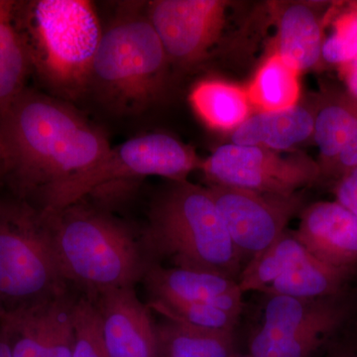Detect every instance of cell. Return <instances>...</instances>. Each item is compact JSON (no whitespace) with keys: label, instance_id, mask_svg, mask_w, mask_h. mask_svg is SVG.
Returning a JSON list of instances; mask_svg holds the SVG:
<instances>
[{"label":"cell","instance_id":"obj_1","mask_svg":"<svg viewBox=\"0 0 357 357\" xmlns=\"http://www.w3.org/2000/svg\"><path fill=\"white\" fill-rule=\"evenodd\" d=\"M107 136L69 102L34 89L0 115L2 175L22 199L39 204L86 172L110 150Z\"/></svg>","mask_w":357,"mask_h":357},{"label":"cell","instance_id":"obj_2","mask_svg":"<svg viewBox=\"0 0 357 357\" xmlns=\"http://www.w3.org/2000/svg\"><path fill=\"white\" fill-rule=\"evenodd\" d=\"M14 18L24 41L32 73L60 100L89 91L103 29L89 0L15 1Z\"/></svg>","mask_w":357,"mask_h":357},{"label":"cell","instance_id":"obj_3","mask_svg":"<svg viewBox=\"0 0 357 357\" xmlns=\"http://www.w3.org/2000/svg\"><path fill=\"white\" fill-rule=\"evenodd\" d=\"M170 68L145 4L126 2L103 29L89 91L114 114H142L166 96Z\"/></svg>","mask_w":357,"mask_h":357},{"label":"cell","instance_id":"obj_4","mask_svg":"<svg viewBox=\"0 0 357 357\" xmlns=\"http://www.w3.org/2000/svg\"><path fill=\"white\" fill-rule=\"evenodd\" d=\"M41 215L66 281L95 296L144 276L149 264L133 234L107 213L77 203Z\"/></svg>","mask_w":357,"mask_h":357},{"label":"cell","instance_id":"obj_5","mask_svg":"<svg viewBox=\"0 0 357 357\" xmlns=\"http://www.w3.org/2000/svg\"><path fill=\"white\" fill-rule=\"evenodd\" d=\"M145 243L175 267L213 272L237 281L243 260L208 187L173 182L150 208Z\"/></svg>","mask_w":357,"mask_h":357},{"label":"cell","instance_id":"obj_6","mask_svg":"<svg viewBox=\"0 0 357 357\" xmlns=\"http://www.w3.org/2000/svg\"><path fill=\"white\" fill-rule=\"evenodd\" d=\"M202 162L192 147L170 134H143L110 148L109 153L86 172L50 192L37 211L55 213L91 195L130 187L135 181L149 176L183 182L199 170Z\"/></svg>","mask_w":357,"mask_h":357},{"label":"cell","instance_id":"obj_7","mask_svg":"<svg viewBox=\"0 0 357 357\" xmlns=\"http://www.w3.org/2000/svg\"><path fill=\"white\" fill-rule=\"evenodd\" d=\"M48 227L28 204L0 206V310L67 292Z\"/></svg>","mask_w":357,"mask_h":357},{"label":"cell","instance_id":"obj_8","mask_svg":"<svg viewBox=\"0 0 357 357\" xmlns=\"http://www.w3.org/2000/svg\"><path fill=\"white\" fill-rule=\"evenodd\" d=\"M267 148L222 145L202 162L211 185L270 195H289L321 180L318 161L303 153L282 155Z\"/></svg>","mask_w":357,"mask_h":357},{"label":"cell","instance_id":"obj_9","mask_svg":"<svg viewBox=\"0 0 357 357\" xmlns=\"http://www.w3.org/2000/svg\"><path fill=\"white\" fill-rule=\"evenodd\" d=\"M208 189L243 262L273 244L305 208L302 191L283 196L220 185Z\"/></svg>","mask_w":357,"mask_h":357},{"label":"cell","instance_id":"obj_10","mask_svg":"<svg viewBox=\"0 0 357 357\" xmlns=\"http://www.w3.org/2000/svg\"><path fill=\"white\" fill-rule=\"evenodd\" d=\"M229 6L225 0H155L145 4L171 68L189 70L203 62L222 37Z\"/></svg>","mask_w":357,"mask_h":357},{"label":"cell","instance_id":"obj_11","mask_svg":"<svg viewBox=\"0 0 357 357\" xmlns=\"http://www.w3.org/2000/svg\"><path fill=\"white\" fill-rule=\"evenodd\" d=\"M67 292L27 306L0 310V330L13 357H72L74 306Z\"/></svg>","mask_w":357,"mask_h":357},{"label":"cell","instance_id":"obj_12","mask_svg":"<svg viewBox=\"0 0 357 357\" xmlns=\"http://www.w3.org/2000/svg\"><path fill=\"white\" fill-rule=\"evenodd\" d=\"M109 357H157L159 338L148 307L134 287L109 289L91 296Z\"/></svg>","mask_w":357,"mask_h":357},{"label":"cell","instance_id":"obj_13","mask_svg":"<svg viewBox=\"0 0 357 357\" xmlns=\"http://www.w3.org/2000/svg\"><path fill=\"white\" fill-rule=\"evenodd\" d=\"M312 139L321 178L335 181L357 167V102L345 89H326L318 96Z\"/></svg>","mask_w":357,"mask_h":357},{"label":"cell","instance_id":"obj_14","mask_svg":"<svg viewBox=\"0 0 357 357\" xmlns=\"http://www.w3.org/2000/svg\"><path fill=\"white\" fill-rule=\"evenodd\" d=\"M293 232L319 261L347 270L357 264V217L337 202L305 206Z\"/></svg>","mask_w":357,"mask_h":357},{"label":"cell","instance_id":"obj_15","mask_svg":"<svg viewBox=\"0 0 357 357\" xmlns=\"http://www.w3.org/2000/svg\"><path fill=\"white\" fill-rule=\"evenodd\" d=\"M332 2H278L273 6L276 53L303 73L323 63L325 17Z\"/></svg>","mask_w":357,"mask_h":357},{"label":"cell","instance_id":"obj_16","mask_svg":"<svg viewBox=\"0 0 357 357\" xmlns=\"http://www.w3.org/2000/svg\"><path fill=\"white\" fill-rule=\"evenodd\" d=\"M153 299L204 303L241 316L243 294L234 279L213 272L148 265L144 274Z\"/></svg>","mask_w":357,"mask_h":357},{"label":"cell","instance_id":"obj_17","mask_svg":"<svg viewBox=\"0 0 357 357\" xmlns=\"http://www.w3.org/2000/svg\"><path fill=\"white\" fill-rule=\"evenodd\" d=\"M314 114L316 102L280 112H257L231 133L230 143L288 151L312 138Z\"/></svg>","mask_w":357,"mask_h":357},{"label":"cell","instance_id":"obj_18","mask_svg":"<svg viewBox=\"0 0 357 357\" xmlns=\"http://www.w3.org/2000/svg\"><path fill=\"white\" fill-rule=\"evenodd\" d=\"M189 102L208 128L220 132H234L253 109L246 88L218 79H204L195 84Z\"/></svg>","mask_w":357,"mask_h":357},{"label":"cell","instance_id":"obj_19","mask_svg":"<svg viewBox=\"0 0 357 357\" xmlns=\"http://www.w3.org/2000/svg\"><path fill=\"white\" fill-rule=\"evenodd\" d=\"M11 0H0V115L27 89L32 74L29 56L21 36Z\"/></svg>","mask_w":357,"mask_h":357},{"label":"cell","instance_id":"obj_20","mask_svg":"<svg viewBox=\"0 0 357 357\" xmlns=\"http://www.w3.org/2000/svg\"><path fill=\"white\" fill-rule=\"evenodd\" d=\"M259 328L276 335H291L331 318L347 305L335 297L309 298L269 296Z\"/></svg>","mask_w":357,"mask_h":357},{"label":"cell","instance_id":"obj_21","mask_svg":"<svg viewBox=\"0 0 357 357\" xmlns=\"http://www.w3.org/2000/svg\"><path fill=\"white\" fill-rule=\"evenodd\" d=\"M300 75L276 52L268 56L246 88L252 109L257 112H280L299 105Z\"/></svg>","mask_w":357,"mask_h":357},{"label":"cell","instance_id":"obj_22","mask_svg":"<svg viewBox=\"0 0 357 357\" xmlns=\"http://www.w3.org/2000/svg\"><path fill=\"white\" fill-rule=\"evenodd\" d=\"M312 256L293 231L286 230L269 248L243 268L237 284L241 292H263L279 277Z\"/></svg>","mask_w":357,"mask_h":357},{"label":"cell","instance_id":"obj_23","mask_svg":"<svg viewBox=\"0 0 357 357\" xmlns=\"http://www.w3.org/2000/svg\"><path fill=\"white\" fill-rule=\"evenodd\" d=\"M349 316V307L331 318L291 335H276L258 328L249 342L251 357H314Z\"/></svg>","mask_w":357,"mask_h":357},{"label":"cell","instance_id":"obj_24","mask_svg":"<svg viewBox=\"0 0 357 357\" xmlns=\"http://www.w3.org/2000/svg\"><path fill=\"white\" fill-rule=\"evenodd\" d=\"M351 275V270L331 266L311 256L276 279L262 293L309 299L335 297Z\"/></svg>","mask_w":357,"mask_h":357},{"label":"cell","instance_id":"obj_25","mask_svg":"<svg viewBox=\"0 0 357 357\" xmlns=\"http://www.w3.org/2000/svg\"><path fill=\"white\" fill-rule=\"evenodd\" d=\"M167 357H234V333L213 332L166 319L157 326Z\"/></svg>","mask_w":357,"mask_h":357},{"label":"cell","instance_id":"obj_26","mask_svg":"<svg viewBox=\"0 0 357 357\" xmlns=\"http://www.w3.org/2000/svg\"><path fill=\"white\" fill-rule=\"evenodd\" d=\"M321 59L323 63L347 65L357 57V1L332 2L325 17Z\"/></svg>","mask_w":357,"mask_h":357},{"label":"cell","instance_id":"obj_27","mask_svg":"<svg viewBox=\"0 0 357 357\" xmlns=\"http://www.w3.org/2000/svg\"><path fill=\"white\" fill-rule=\"evenodd\" d=\"M150 307L169 321L213 332L234 333L238 323V316L204 303L153 299Z\"/></svg>","mask_w":357,"mask_h":357},{"label":"cell","instance_id":"obj_28","mask_svg":"<svg viewBox=\"0 0 357 357\" xmlns=\"http://www.w3.org/2000/svg\"><path fill=\"white\" fill-rule=\"evenodd\" d=\"M74 321L75 347L72 357H109L103 342L98 310L91 297L76 300Z\"/></svg>","mask_w":357,"mask_h":357},{"label":"cell","instance_id":"obj_29","mask_svg":"<svg viewBox=\"0 0 357 357\" xmlns=\"http://www.w3.org/2000/svg\"><path fill=\"white\" fill-rule=\"evenodd\" d=\"M335 202L357 217V167L335 181Z\"/></svg>","mask_w":357,"mask_h":357},{"label":"cell","instance_id":"obj_30","mask_svg":"<svg viewBox=\"0 0 357 357\" xmlns=\"http://www.w3.org/2000/svg\"><path fill=\"white\" fill-rule=\"evenodd\" d=\"M340 70L344 81L345 91L357 102V57L340 67Z\"/></svg>","mask_w":357,"mask_h":357},{"label":"cell","instance_id":"obj_31","mask_svg":"<svg viewBox=\"0 0 357 357\" xmlns=\"http://www.w3.org/2000/svg\"><path fill=\"white\" fill-rule=\"evenodd\" d=\"M326 357H357V347L340 345L328 352Z\"/></svg>","mask_w":357,"mask_h":357},{"label":"cell","instance_id":"obj_32","mask_svg":"<svg viewBox=\"0 0 357 357\" xmlns=\"http://www.w3.org/2000/svg\"><path fill=\"white\" fill-rule=\"evenodd\" d=\"M0 357H13L8 342L1 330H0Z\"/></svg>","mask_w":357,"mask_h":357},{"label":"cell","instance_id":"obj_33","mask_svg":"<svg viewBox=\"0 0 357 357\" xmlns=\"http://www.w3.org/2000/svg\"><path fill=\"white\" fill-rule=\"evenodd\" d=\"M2 175V160L1 155H0V176Z\"/></svg>","mask_w":357,"mask_h":357},{"label":"cell","instance_id":"obj_34","mask_svg":"<svg viewBox=\"0 0 357 357\" xmlns=\"http://www.w3.org/2000/svg\"><path fill=\"white\" fill-rule=\"evenodd\" d=\"M234 357H251L250 356H249V354H246V356H234Z\"/></svg>","mask_w":357,"mask_h":357},{"label":"cell","instance_id":"obj_35","mask_svg":"<svg viewBox=\"0 0 357 357\" xmlns=\"http://www.w3.org/2000/svg\"><path fill=\"white\" fill-rule=\"evenodd\" d=\"M0 206H1V204H0Z\"/></svg>","mask_w":357,"mask_h":357},{"label":"cell","instance_id":"obj_36","mask_svg":"<svg viewBox=\"0 0 357 357\" xmlns=\"http://www.w3.org/2000/svg\"></svg>","mask_w":357,"mask_h":357}]
</instances>
